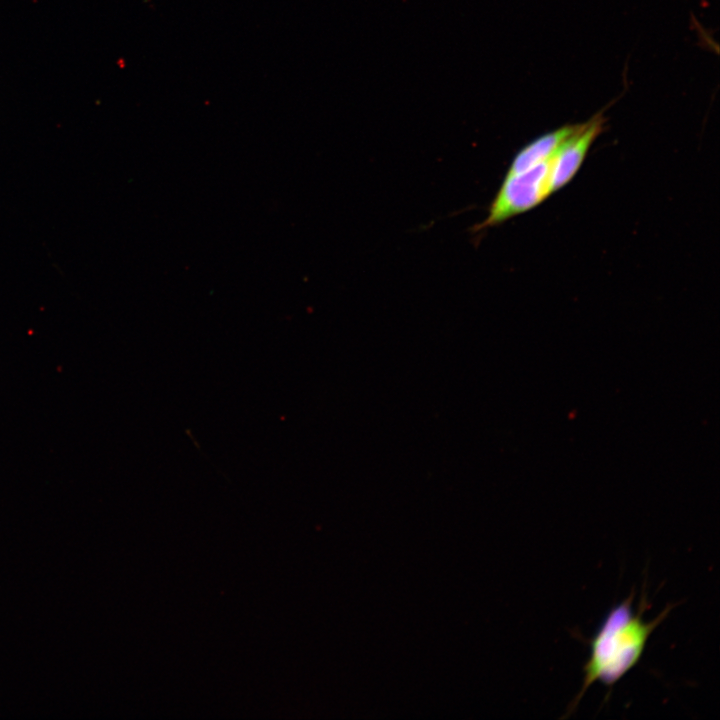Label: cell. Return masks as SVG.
I'll return each mask as SVG.
<instances>
[{
    "mask_svg": "<svg viewBox=\"0 0 720 720\" xmlns=\"http://www.w3.org/2000/svg\"><path fill=\"white\" fill-rule=\"evenodd\" d=\"M634 595L632 591L625 600L614 605L591 638L589 656L583 668V683L573 707L591 685L599 682L612 687L632 670L639 663L650 636L672 609L669 606L656 618L645 621V596L635 611Z\"/></svg>",
    "mask_w": 720,
    "mask_h": 720,
    "instance_id": "1",
    "label": "cell"
},
{
    "mask_svg": "<svg viewBox=\"0 0 720 720\" xmlns=\"http://www.w3.org/2000/svg\"><path fill=\"white\" fill-rule=\"evenodd\" d=\"M549 171L550 159L520 173H506L487 216L473 231L483 232L539 205L550 195Z\"/></svg>",
    "mask_w": 720,
    "mask_h": 720,
    "instance_id": "2",
    "label": "cell"
},
{
    "mask_svg": "<svg viewBox=\"0 0 720 720\" xmlns=\"http://www.w3.org/2000/svg\"><path fill=\"white\" fill-rule=\"evenodd\" d=\"M605 119L597 114L568 137L550 159V194L568 184L581 167L592 143L602 132Z\"/></svg>",
    "mask_w": 720,
    "mask_h": 720,
    "instance_id": "3",
    "label": "cell"
},
{
    "mask_svg": "<svg viewBox=\"0 0 720 720\" xmlns=\"http://www.w3.org/2000/svg\"><path fill=\"white\" fill-rule=\"evenodd\" d=\"M580 126L581 123L565 125L536 138L514 156L507 173H520L551 159Z\"/></svg>",
    "mask_w": 720,
    "mask_h": 720,
    "instance_id": "4",
    "label": "cell"
}]
</instances>
